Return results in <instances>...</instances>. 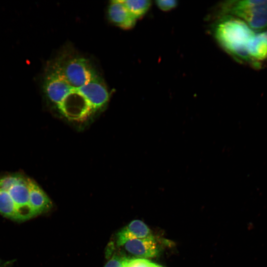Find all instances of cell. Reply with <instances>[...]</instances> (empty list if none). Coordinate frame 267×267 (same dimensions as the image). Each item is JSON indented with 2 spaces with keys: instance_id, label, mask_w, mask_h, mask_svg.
I'll use <instances>...</instances> for the list:
<instances>
[{
  "instance_id": "4fadbf2b",
  "label": "cell",
  "mask_w": 267,
  "mask_h": 267,
  "mask_svg": "<svg viewBox=\"0 0 267 267\" xmlns=\"http://www.w3.org/2000/svg\"><path fill=\"white\" fill-rule=\"evenodd\" d=\"M125 267H163L145 259H129Z\"/></svg>"
},
{
  "instance_id": "7c38bea8",
  "label": "cell",
  "mask_w": 267,
  "mask_h": 267,
  "mask_svg": "<svg viewBox=\"0 0 267 267\" xmlns=\"http://www.w3.org/2000/svg\"><path fill=\"white\" fill-rule=\"evenodd\" d=\"M24 178V177L20 174H10L0 177V190L7 191Z\"/></svg>"
},
{
  "instance_id": "52a82bcc",
  "label": "cell",
  "mask_w": 267,
  "mask_h": 267,
  "mask_svg": "<svg viewBox=\"0 0 267 267\" xmlns=\"http://www.w3.org/2000/svg\"><path fill=\"white\" fill-rule=\"evenodd\" d=\"M108 15L112 23L124 29L133 27L137 20L129 12L122 0H114L110 2Z\"/></svg>"
},
{
  "instance_id": "8992f818",
  "label": "cell",
  "mask_w": 267,
  "mask_h": 267,
  "mask_svg": "<svg viewBox=\"0 0 267 267\" xmlns=\"http://www.w3.org/2000/svg\"><path fill=\"white\" fill-rule=\"evenodd\" d=\"M123 246L125 250L135 258L145 259L158 256L159 249L156 240L151 239H133Z\"/></svg>"
},
{
  "instance_id": "3957f363",
  "label": "cell",
  "mask_w": 267,
  "mask_h": 267,
  "mask_svg": "<svg viewBox=\"0 0 267 267\" xmlns=\"http://www.w3.org/2000/svg\"><path fill=\"white\" fill-rule=\"evenodd\" d=\"M226 11L245 22L254 31L267 30V0L229 1Z\"/></svg>"
},
{
  "instance_id": "8fae6325",
  "label": "cell",
  "mask_w": 267,
  "mask_h": 267,
  "mask_svg": "<svg viewBox=\"0 0 267 267\" xmlns=\"http://www.w3.org/2000/svg\"><path fill=\"white\" fill-rule=\"evenodd\" d=\"M129 12L136 19L148 10L151 1L148 0H122Z\"/></svg>"
},
{
  "instance_id": "30bf717a",
  "label": "cell",
  "mask_w": 267,
  "mask_h": 267,
  "mask_svg": "<svg viewBox=\"0 0 267 267\" xmlns=\"http://www.w3.org/2000/svg\"><path fill=\"white\" fill-rule=\"evenodd\" d=\"M0 214L8 218L17 221L15 207L8 192L0 190Z\"/></svg>"
},
{
  "instance_id": "7a4b0ae2",
  "label": "cell",
  "mask_w": 267,
  "mask_h": 267,
  "mask_svg": "<svg viewBox=\"0 0 267 267\" xmlns=\"http://www.w3.org/2000/svg\"><path fill=\"white\" fill-rule=\"evenodd\" d=\"M255 33L243 20L231 16L222 20L215 31L216 38L227 52L254 68L256 67L249 55L248 45Z\"/></svg>"
},
{
  "instance_id": "277c9868",
  "label": "cell",
  "mask_w": 267,
  "mask_h": 267,
  "mask_svg": "<svg viewBox=\"0 0 267 267\" xmlns=\"http://www.w3.org/2000/svg\"><path fill=\"white\" fill-rule=\"evenodd\" d=\"M7 191L14 202L17 221L27 220L35 216L29 203L28 178L24 177Z\"/></svg>"
},
{
  "instance_id": "5b68a950",
  "label": "cell",
  "mask_w": 267,
  "mask_h": 267,
  "mask_svg": "<svg viewBox=\"0 0 267 267\" xmlns=\"http://www.w3.org/2000/svg\"><path fill=\"white\" fill-rule=\"evenodd\" d=\"M136 238L156 240L148 226L143 222L135 220L131 222L117 233V245L123 246L128 241Z\"/></svg>"
},
{
  "instance_id": "6da1fadb",
  "label": "cell",
  "mask_w": 267,
  "mask_h": 267,
  "mask_svg": "<svg viewBox=\"0 0 267 267\" xmlns=\"http://www.w3.org/2000/svg\"><path fill=\"white\" fill-rule=\"evenodd\" d=\"M48 99L68 119L84 121L102 108L110 94L103 80L84 57L63 54L48 67L44 82Z\"/></svg>"
},
{
  "instance_id": "9a60e30c",
  "label": "cell",
  "mask_w": 267,
  "mask_h": 267,
  "mask_svg": "<svg viewBox=\"0 0 267 267\" xmlns=\"http://www.w3.org/2000/svg\"><path fill=\"white\" fill-rule=\"evenodd\" d=\"M157 6L164 11H170L175 8L178 1L175 0H160L156 1Z\"/></svg>"
},
{
  "instance_id": "5bb4252c",
  "label": "cell",
  "mask_w": 267,
  "mask_h": 267,
  "mask_svg": "<svg viewBox=\"0 0 267 267\" xmlns=\"http://www.w3.org/2000/svg\"><path fill=\"white\" fill-rule=\"evenodd\" d=\"M129 258L123 255H114L104 267H125Z\"/></svg>"
},
{
  "instance_id": "ba28073f",
  "label": "cell",
  "mask_w": 267,
  "mask_h": 267,
  "mask_svg": "<svg viewBox=\"0 0 267 267\" xmlns=\"http://www.w3.org/2000/svg\"><path fill=\"white\" fill-rule=\"evenodd\" d=\"M29 203L35 216L49 210L52 202L44 191L28 178Z\"/></svg>"
},
{
  "instance_id": "e0dca14e",
  "label": "cell",
  "mask_w": 267,
  "mask_h": 267,
  "mask_svg": "<svg viewBox=\"0 0 267 267\" xmlns=\"http://www.w3.org/2000/svg\"><path fill=\"white\" fill-rule=\"evenodd\" d=\"M264 32H265V34L266 35V36H267V30H266V31H264Z\"/></svg>"
},
{
  "instance_id": "2e32d148",
  "label": "cell",
  "mask_w": 267,
  "mask_h": 267,
  "mask_svg": "<svg viewBox=\"0 0 267 267\" xmlns=\"http://www.w3.org/2000/svg\"><path fill=\"white\" fill-rule=\"evenodd\" d=\"M8 265V263H5L0 260V267H6Z\"/></svg>"
},
{
  "instance_id": "9c48e42d",
  "label": "cell",
  "mask_w": 267,
  "mask_h": 267,
  "mask_svg": "<svg viewBox=\"0 0 267 267\" xmlns=\"http://www.w3.org/2000/svg\"><path fill=\"white\" fill-rule=\"evenodd\" d=\"M248 52L256 68L261 67V61L267 59V37L264 31L255 33L248 45Z\"/></svg>"
}]
</instances>
